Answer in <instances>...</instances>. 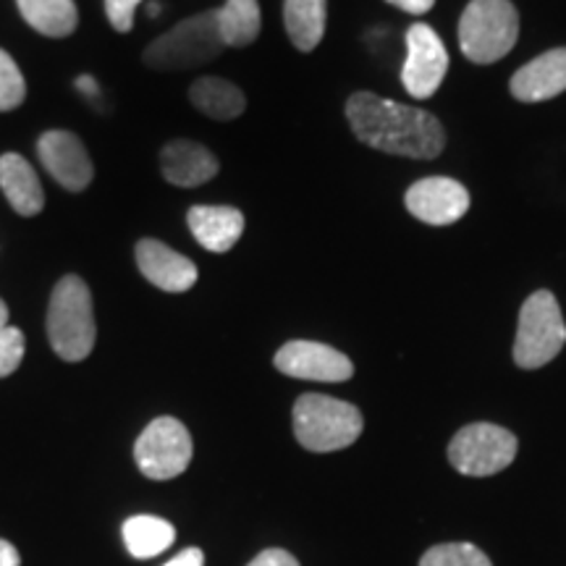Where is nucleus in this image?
I'll use <instances>...</instances> for the list:
<instances>
[{
    "instance_id": "obj_19",
    "label": "nucleus",
    "mask_w": 566,
    "mask_h": 566,
    "mask_svg": "<svg viewBox=\"0 0 566 566\" xmlns=\"http://www.w3.org/2000/svg\"><path fill=\"white\" fill-rule=\"evenodd\" d=\"M325 17H328L325 0H286L283 3V21H286L289 40L294 42L296 51L310 53L321 45Z\"/></svg>"
},
{
    "instance_id": "obj_22",
    "label": "nucleus",
    "mask_w": 566,
    "mask_h": 566,
    "mask_svg": "<svg viewBox=\"0 0 566 566\" xmlns=\"http://www.w3.org/2000/svg\"><path fill=\"white\" fill-rule=\"evenodd\" d=\"M176 541V530L171 522L160 520V516L139 514L124 522V543L126 551L134 558H155L163 551L171 548Z\"/></svg>"
},
{
    "instance_id": "obj_12",
    "label": "nucleus",
    "mask_w": 566,
    "mask_h": 566,
    "mask_svg": "<svg viewBox=\"0 0 566 566\" xmlns=\"http://www.w3.org/2000/svg\"><path fill=\"white\" fill-rule=\"evenodd\" d=\"M38 155L45 171L69 192H84L92 184V168L87 147L71 132H45L38 139Z\"/></svg>"
},
{
    "instance_id": "obj_30",
    "label": "nucleus",
    "mask_w": 566,
    "mask_h": 566,
    "mask_svg": "<svg viewBox=\"0 0 566 566\" xmlns=\"http://www.w3.org/2000/svg\"><path fill=\"white\" fill-rule=\"evenodd\" d=\"M0 566H21L19 551L9 541H3V537H0Z\"/></svg>"
},
{
    "instance_id": "obj_31",
    "label": "nucleus",
    "mask_w": 566,
    "mask_h": 566,
    "mask_svg": "<svg viewBox=\"0 0 566 566\" xmlns=\"http://www.w3.org/2000/svg\"><path fill=\"white\" fill-rule=\"evenodd\" d=\"M76 87L84 92V97H97V95H101V87H97V82L92 80V76H87V74H82L80 80H76Z\"/></svg>"
},
{
    "instance_id": "obj_17",
    "label": "nucleus",
    "mask_w": 566,
    "mask_h": 566,
    "mask_svg": "<svg viewBox=\"0 0 566 566\" xmlns=\"http://www.w3.org/2000/svg\"><path fill=\"white\" fill-rule=\"evenodd\" d=\"M0 189L19 216L32 218L45 208V192H42L38 174H34L30 160H24L17 153H6L0 158Z\"/></svg>"
},
{
    "instance_id": "obj_23",
    "label": "nucleus",
    "mask_w": 566,
    "mask_h": 566,
    "mask_svg": "<svg viewBox=\"0 0 566 566\" xmlns=\"http://www.w3.org/2000/svg\"><path fill=\"white\" fill-rule=\"evenodd\" d=\"M420 566H493L483 551L472 543H446L430 548L420 558Z\"/></svg>"
},
{
    "instance_id": "obj_28",
    "label": "nucleus",
    "mask_w": 566,
    "mask_h": 566,
    "mask_svg": "<svg viewBox=\"0 0 566 566\" xmlns=\"http://www.w3.org/2000/svg\"><path fill=\"white\" fill-rule=\"evenodd\" d=\"M388 3L396 6L399 11L412 13V17H420V13H428L436 6V0H388Z\"/></svg>"
},
{
    "instance_id": "obj_15",
    "label": "nucleus",
    "mask_w": 566,
    "mask_h": 566,
    "mask_svg": "<svg viewBox=\"0 0 566 566\" xmlns=\"http://www.w3.org/2000/svg\"><path fill=\"white\" fill-rule=\"evenodd\" d=\"M160 171L174 187H202L218 174V158L192 139H174L160 150Z\"/></svg>"
},
{
    "instance_id": "obj_25",
    "label": "nucleus",
    "mask_w": 566,
    "mask_h": 566,
    "mask_svg": "<svg viewBox=\"0 0 566 566\" xmlns=\"http://www.w3.org/2000/svg\"><path fill=\"white\" fill-rule=\"evenodd\" d=\"M24 359V334L13 325L0 328V378H9Z\"/></svg>"
},
{
    "instance_id": "obj_18",
    "label": "nucleus",
    "mask_w": 566,
    "mask_h": 566,
    "mask_svg": "<svg viewBox=\"0 0 566 566\" xmlns=\"http://www.w3.org/2000/svg\"><path fill=\"white\" fill-rule=\"evenodd\" d=\"M189 101L205 116L216 118V122H233L247 108L244 92L237 84L221 80V76H202L189 90Z\"/></svg>"
},
{
    "instance_id": "obj_13",
    "label": "nucleus",
    "mask_w": 566,
    "mask_h": 566,
    "mask_svg": "<svg viewBox=\"0 0 566 566\" xmlns=\"http://www.w3.org/2000/svg\"><path fill=\"white\" fill-rule=\"evenodd\" d=\"M137 268L153 286L168 294H181L197 283V265L158 239H142L137 244Z\"/></svg>"
},
{
    "instance_id": "obj_5",
    "label": "nucleus",
    "mask_w": 566,
    "mask_h": 566,
    "mask_svg": "<svg viewBox=\"0 0 566 566\" xmlns=\"http://www.w3.org/2000/svg\"><path fill=\"white\" fill-rule=\"evenodd\" d=\"M223 40L218 32L216 11H202L176 24L142 53L150 69L158 71H184L197 69L216 61L223 53Z\"/></svg>"
},
{
    "instance_id": "obj_32",
    "label": "nucleus",
    "mask_w": 566,
    "mask_h": 566,
    "mask_svg": "<svg viewBox=\"0 0 566 566\" xmlns=\"http://www.w3.org/2000/svg\"><path fill=\"white\" fill-rule=\"evenodd\" d=\"M9 325V307H6V302L0 300V328H6Z\"/></svg>"
},
{
    "instance_id": "obj_2",
    "label": "nucleus",
    "mask_w": 566,
    "mask_h": 566,
    "mask_svg": "<svg viewBox=\"0 0 566 566\" xmlns=\"http://www.w3.org/2000/svg\"><path fill=\"white\" fill-rule=\"evenodd\" d=\"M48 338L66 363H82L95 349L97 325L90 286L80 275H63L48 304Z\"/></svg>"
},
{
    "instance_id": "obj_9",
    "label": "nucleus",
    "mask_w": 566,
    "mask_h": 566,
    "mask_svg": "<svg viewBox=\"0 0 566 566\" xmlns=\"http://www.w3.org/2000/svg\"><path fill=\"white\" fill-rule=\"evenodd\" d=\"M449 53L433 27L412 24L407 30V61L401 66V84L412 97L428 101L446 80Z\"/></svg>"
},
{
    "instance_id": "obj_10",
    "label": "nucleus",
    "mask_w": 566,
    "mask_h": 566,
    "mask_svg": "<svg viewBox=\"0 0 566 566\" xmlns=\"http://www.w3.org/2000/svg\"><path fill=\"white\" fill-rule=\"evenodd\" d=\"M275 367L289 378L344 384L354 375L352 359L334 346L317 342H289L275 354Z\"/></svg>"
},
{
    "instance_id": "obj_27",
    "label": "nucleus",
    "mask_w": 566,
    "mask_h": 566,
    "mask_svg": "<svg viewBox=\"0 0 566 566\" xmlns=\"http://www.w3.org/2000/svg\"><path fill=\"white\" fill-rule=\"evenodd\" d=\"M247 566H300V562L283 548H268L260 556H254Z\"/></svg>"
},
{
    "instance_id": "obj_8",
    "label": "nucleus",
    "mask_w": 566,
    "mask_h": 566,
    "mask_svg": "<svg viewBox=\"0 0 566 566\" xmlns=\"http://www.w3.org/2000/svg\"><path fill=\"white\" fill-rule=\"evenodd\" d=\"M192 436L176 417H158L134 443L139 472L150 480H174L192 462Z\"/></svg>"
},
{
    "instance_id": "obj_14",
    "label": "nucleus",
    "mask_w": 566,
    "mask_h": 566,
    "mask_svg": "<svg viewBox=\"0 0 566 566\" xmlns=\"http://www.w3.org/2000/svg\"><path fill=\"white\" fill-rule=\"evenodd\" d=\"M512 95L520 103H546L566 92V48L537 55L525 63L509 84Z\"/></svg>"
},
{
    "instance_id": "obj_21",
    "label": "nucleus",
    "mask_w": 566,
    "mask_h": 566,
    "mask_svg": "<svg viewBox=\"0 0 566 566\" xmlns=\"http://www.w3.org/2000/svg\"><path fill=\"white\" fill-rule=\"evenodd\" d=\"M218 32L226 48H247L258 40L263 17L258 0H226L216 11Z\"/></svg>"
},
{
    "instance_id": "obj_4",
    "label": "nucleus",
    "mask_w": 566,
    "mask_h": 566,
    "mask_svg": "<svg viewBox=\"0 0 566 566\" xmlns=\"http://www.w3.org/2000/svg\"><path fill=\"white\" fill-rule=\"evenodd\" d=\"M520 38V13L512 0H472L459 19V48L472 63H495Z\"/></svg>"
},
{
    "instance_id": "obj_1",
    "label": "nucleus",
    "mask_w": 566,
    "mask_h": 566,
    "mask_svg": "<svg viewBox=\"0 0 566 566\" xmlns=\"http://www.w3.org/2000/svg\"><path fill=\"white\" fill-rule=\"evenodd\" d=\"M346 118L354 137L378 153L433 160L446 147V132L433 113L375 92H354L346 103Z\"/></svg>"
},
{
    "instance_id": "obj_26",
    "label": "nucleus",
    "mask_w": 566,
    "mask_h": 566,
    "mask_svg": "<svg viewBox=\"0 0 566 566\" xmlns=\"http://www.w3.org/2000/svg\"><path fill=\"white\" fill-rule=\"evenodd\" d=\"M142 0H105V13H108V21L116 32H132L134 27V11Z\"/></svg>"
},
{
    "instance_id": "obj_29",
    "label": "nucleus",
    "mask_w": 566,
    "mask_h": 566,
    "mask_svg": "<svg viewBox=\"0 0 566 566\" xmlns=\"http://www.w3.org/2000/svg\"><path fill=\"white\" fill-rule=\"evenodd\" d=\"M166 566H205V554L200 548H187L179 556H174Z\"/></svg>"
},
{
    "instance_id": "obj_33",
    "label": "nucleus",
    "mask_w": 566,
    "mask_h": 566,
    "mask_svg": "<svg viewBox=\"0 0 566 566\" xmlns=\"http://www.w3.org/2000/svg\"><path fill=\"white\" fill-rule=\"evenodd\" d=\"M160 13V3H150V17H158Z\"/></svg>"
},
{
    "instance_id": "obj_11",
    "label": "nucleus",
    "mask_w": 566,
    "mask_h": 566,
    "mask_svg": "<svg viewBox=\"0 0 566 566\" xmlns=\"http://www.w3.org/2000/svg\"><path fill=\"white\" fill-rule=\"evenodd\" d=\"M407 210L428 226H451L470 210V192L449 176H428L415 181L405 195Z\"/></svg>"
},
{
    "instance_id": "obj_24",
    "label": "nucleus",
    "mask_w": 566,
    "mask_h": 566,
    "mask_svg": "<svg viewBox=\"0 0 566 566\" xmlns=\"http://www.w3.org/2000/svg\"><path fill=\"white\" fill-rule=\"evenodd\" d=\"M27 97L24 76L17 66V61L9 53L0 51V113L19 108Z\"/></svg>"
},
{
    "instance_id": "obj_3",
    "label": "nucleus",
    "mask_w": 566,
    "mask_h": 566,
    "mask_svg": "<svg viewBox=\"0 0 566 566\" xmlns=\"http://www.w3.org/2000/svg\"><path fill=\"white\" fill-rule=\"evenodd\" d=\"M363 412L349 401L323 394H304L294 405V436L307 451H342L363 436Z\"/></svg>"
},
{
    "instance_id": "obj_20",
    "label": "nucleus",
    "mask_w": 566,
    "mask_h": 566,
    "mask_svg": "<svg viewBox=\"0 0 566 566\" xmlns=\"http://www.w3.org/2000/svg\"><path fill=\"white\" fill-rule=\"evenodd\" d=\"M21 17L45 38H69L80 24L74 0H17Z\"/></svg>"
},
{
    "instance_id": "obj_7",
    "label": "nucleus",
    "mask_w": 566,
    "mask_h": 566,
    "mask_svg": "<svg viewBox=\"0 0 566 566\" xmlns=\"http://www.w3.org/2000/svg\"><path fill=\"white\" fill-rule=\"evenodd\" d=\"M516 457V438L491 422L467 424L449 443V462L467 478H491Z\"/></svg>"
},
{
    "instance_id": "obj_6",
    "label": "nucleus",
    "mask_w": 566,
    "mask_h": 566,
    "mask_svg": "<svg viewBox=\"0 0 566 566\" xmlns=\"http://www.w3.org/2000/svg\"><path fill=\"white\" fill-rule=\"evenodd\" d=\"M566 344V323L556 296L541 289L520 310L514 363L522 370H537L558 357Z\"/></svg>"
},
{
    "instance_id": "obj_16",
    "label": "nucleus",
    "mask_w": 566,
    "mask_h": 566,
    "mask_svg": "<svg viewBox=\"0 0 566 566\" xmlns=\"http://www.w3.org/2000/svg\"><path fill=\"white\" fill-rule=\"evenodd\" d=\"M187 223L197 244L218 254L233 250L244 233L242 210L229 208V205H197L189 210Z\"/></svg>"
}]
</instances>
